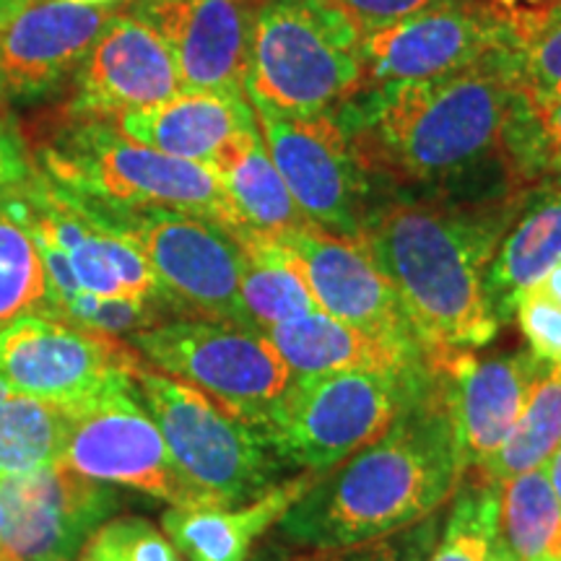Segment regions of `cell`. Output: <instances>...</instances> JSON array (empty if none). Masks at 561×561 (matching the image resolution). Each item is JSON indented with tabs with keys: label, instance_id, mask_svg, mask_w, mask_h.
<instances>
[{
	"label": "cell",
	"instance_id": "cell-8",
	"mask_svg": "<svg viewBox=\"0 0 561 561\" xmlns=\"http://www.w3.org/2000/svg\"><path fill=\"white\" fill-rule=\"evenodd\" d=\"M149 367L201 390L224 411L261 430L291 380L268 335L203 318H174L130 335Z\"/></svg>",
	"mask_w": 561,
	"mask_h": 561
},
{
	"label": "cell",
	"instance_id": "cell-35",
	"mask_svg": "<svg viewBox=\"0 0 561 561\" xmlns=\"http://www.w3.org/2000/svg\"><path fill=\"white\" fill-rule=\"evenodd\" d=\"M512 318L520 325L528 354L546 367H561V305L533 286L517 301Z\"/></svg>",
	"mask_w": 561,
	"mask_h": 561
},
{
	"label": "cell",
	"instance_id": "cell-5",
	"mask_svg": "<svg viewBox=\"0 0 561 561\" xmlns=\"http://www.w3.org/2000/svg\"><path fill=\"white\" fill-rule=\"evenodd\" d=\"M362 39L328 0H268L255 11L244 96L252 110L312 117L362 89Z\"/></svg>",
	"mask_w": 561,
	"mask_h": 561
},
{
	"label": "cell",
	"instance_id": "cell-25",
	"mask_svg": "<svg viewBox=\"0 0 561 561\" xmlns=\"http://www.w3.org/2000/svg\"><path fill=\"white\" fill-rule=\"evenodd\" d=\"M219 178L227 198L240 216L242 231L261 237H284L289 231L314 227L301 214L297 201L291 198L289 187L265 149L263 136L252 140L227 170L219 172Z\"/></svg>",
	"mask_w": 561,
	"mask_h": 561
},
{
	"label": "cell",
	"instance_id": "cell-43",
	"mask_svg": "<svg viewBox=\"0 0 561 561\" xmlns=\"http://www.w3.org/2000/svg\"><path fill=\"white\" fill-rule=\"evenodd\" d=\"M0 523H3V510H0ZM0 561H5L3 559V543H0Z\"/></svg>",
	"mask_w": 561,
	"mask_h": 561
},
{
	"label": "cell",
	"instance_id": "cell-3",
	"mask_svg": "<svg viewBox=\"0 0 561 561\" xmlns=\"http://www.w3.org/2000/svg\"><path fill=\"white\" fill-rule=\"evenodd\" d=\"M517 94L507 47L458 73L375 89L356 110L351 146L364 172L392 180L442 187L479 174L494 178V167L512 172L507 133Z\"/></svg>",
	"mask_w": 561,
	"mask_h": 561
},
{
	"label": "cell",
	"instance_id": "cell-31",
	"mask_svg": "<svg viewBox=\"0 0 561 561\" xmlns=\"http://www.w3.org/2000/svg\"><path fill=\"white\" fill-rule=\"evenodd\" d=\"M21 314L50 318V286L32 234L0 198V325Z\"/></svg>",
	"mask_w": 561,
	"mask_h": 561
},
{
	"label": "cell",
	"instance_id": "cell-42",
	"mask_svg": "<svg viewBox=\"0 0 561 561\" xmlns=\"http://www.w3.org/2000/svg\"><path fill=\"white\" fill-rule=\"evenodd\" d=\"M66 3H76V5H96V9H115L117 3L123 0H66Z\"/></svg>",
	"mask_w": 561,
	"mask_h": 561
},
{
	"label": "cell",
	"instance_id": "cell-14",
	"mask_svg": "<svg viewBox=\"0 0 561 561\" xmlns=\"http://www.w3.org/2000/svg\"><path fill=\"white\" fill-rule=\"evenodd\" d=\"M5 561H76L94 530L121 510V494L53 462L0 481Z\"/></svg>",
	"mask_w": 561,
	"mask_h": 561
},
{
	"label": "cell",
	"instance_id": "cell-29",
	"mask_svg": "<svg viewBox=\"0 0 561 561\" xmlns=\"http://www.w3.org/2000/svg\"><path fill=\"white\" fill-rule=\"evenodd\" d=\"M68 413L0 382V481L58 462Z\"/></svg>",
	"mask_w": 561,
	"mask_h": 561
},
{
	"label": "cell",
	"instance_id": "cell-13",
	"mask_svg": "<svg viewBox=\"0 0 561 561\" xmlns=\"http://www.w3.org/2000/svg\"><path fill=\"white\" fill-rule=\"evenodd\" d=\"M255 112L273 164L314 227L356 240L367 208V180L346 128L331 112L312 117Z\"/></svg>",
	"mask_w": 561,
	"mask_h": 561
},
{
	"label": "cell",
	"instance_id": "cell-1",
	"mask_svg": "<svg viewBox=\"0 0 561 561\" xmlns=\"http://www.w3.org/2000/svg\"><path fill=\"white\" fill-rule=\"evenodd\" d=\"M528 191L481 201L396 195L364 208L354 242L398 294L430 359L479 351L500 333L483 278Z\"/></svg>",
	"mask_w": 561,
	"mask_h": 561
},
{
	"label": "cell",
	"instance_id": "cell-21",
	"mask_svg": "<svg viewBox=\"0 0 561 561\" xmlns=\"http://www.w3.org/2000/svg\"><path fill=\"white\" fill-rule=\"evenodd\" d=\"M318 476L301 471L234 507H170L161 515V530L185 561H250L255 543Z\"/></svg>",
	"mask_w": 561,
	"mask_h": 561
},
{
	"label": "cell",
	"instance_id": "cell-18",
	"mask_svg": "<svg viewBox=\"0 0 561 561\" xmlns=\"http://www.w3.org/2000/svg\"><path fill=\"white\" fill-rule=\"evenodd\" d=\"M182 91L167 45L149 24L117 11L76 70L70 112L81 121H115Z\"/></svg>",
	"mask_w": 561,
	"mask_h": 561
},
{
	"label": "cell",
	"instance_id": "cell-24",
	"mask_svg": "<svg viewBox=\"0 0 561 561\" xmlns=\"http://www.w3.org/2000/svg\"><path fill=\"white\" fill-rule=\"evenodd\" d=\"M234 240L242 248V305L255 331L268 333L280 322L320 310L284 244L252 231L234 234Z\"/></svg>",
	"mask_w": 561,
	"mask_h": 561
},
{
	"label": "cell",
	"instance_id": "cell-28",
	"mask_svg": "<svg viewBox=\"0 0 561 561\" xmlns=\"http://www.w3.org/2000/svg\"><path fill=\"white\" fill-rule=\"evenodd\" d=\"M510 60L525 96H561V0H523L510 11Z\"/></svg>",
	"mask_w": 561,
	"mask_h": 561
},
{
	"label": "cell",
	"instance_id": "cell-40",
	"mask_svg": "<svg viewBox=\"0 0 561 561\" xmlns=\"http://www.w3.org/2000/svg\"><path fill=\"white\" fill-rule=\"evenodd\" d=\"M26 3H30V0H0V30H3Z\"/></svg>",
	"mask_w": 561,
	"mask_h": 561
},
{
	"label": "cell",
	"instance_id": "cell-22",
	"mask_svg": "<svg viewBox=\"0 0 561 561\" xmlns=\"http://www.w3.org/2000/svg\"><path fill=\"white\" fill-rule=\"evenodd\" d=\"M561 263V174L536 182L525 195L520 214L491 257L486 297L496 320L515 314L525 291L538 286Z\"/></svg>",
	"mask_w": 561,
	"mask_h": 561
},
{
	"label": "cell",
	"instance_id": "cell-2",
	"mask_svg": "<svg viewBox=\"0 0 561 561\" xmlns=\"http://www.w3.org/2000/svg\"><path fill=\"white\" fill-rule=\"evenodd\" d=\"M437 371V369H434ZM466 473L437 380L382 437L318 479L280 517V541L339 549L396 536L437 515Z\"/></svg>",
	"mask_w": 561,
	"mask_h": 561
},
{
	"label": "cell",
	"instance_id": "cell-23",
	"mask_svg": "<svg viewBox=\"0 0 561 561\" xmlns=\"http://www.w3.org/2000/svg\"><path fill=\"white\" fill-rule=\"evenodd\" d=\"M268 341L289 367L291 377L331 375L354 369H398L430 364V356H413L377 341L364 331L333 320L325 312H310L271 328Z\"/></svg>",
	"mask_w": 561,
	"mask_h": 561
},
{
	"label": "cell",
	"instance_id": "cell-10",
	"mask_svg": "<svg viewBox=\"0 0 561 561\" xmlns=\"http://www.w3.org/2000/svg\"><path fill=\"white\" fill-rule=\"evenodd\" d=\"M140 362L117 335L45 314H21L0 325V382L60 411L130 388Z\"/></svg>",
	"mask_w": 561,
	"mask_h": 561
},
{
	"label": "cell",
	"instance_id": "cell-38",
	"mask_svg": "<svg viewBox=\"0 0 561 561\" xmlns=\"http://www.w3.org/2000/svg\"><path fill=\"white\" fill-rule=\"evenodd\" d=\"M538 289H541L546 297L557 301V305H561V263L541 280V284H538Z\"/></svg>",
	"mask_w": 561,
	"mask_h": 561
},
{
	"label": "cell",
	"instance_id": "cell-7",
	"mask_svg": "<svg viewBox=\"0 0 561 561\" xmlns=\"http://www.w3.org/2000/svg\"><path fill=\"white\" fill-rule=\"evenodd\" d=\"M133 388L157 421L174 466L208 507H234L276 486L286 466L261 430L146 362L133 371Z\"/></svg>",
	"mask_w": 561,
	"mask_h": 561
},
{
	"label": "cell",
	"instance_id": "cell-32",
	"mask_svg": "<svg viewBox=\"0 0 561 561\" xmlns=\"http://www.w3.org/2000/svg\"><path fill=\"white\" fill-rule=\"evenodd\" d=\"M507 157L520 185L561 174V96L530 100L517 94L507 133Z\"/></svg>",
	"mask_w": 561,
	"mask_h": 561
},
{
	"label": "cell",
	"instance_id": "cell-27",
	"mask_svg": "<svg viewBox=\"0 0 561 561\" xmlns=\"http://www.w3.org/2000/svg\"><path fill=\"white\" fill-rule=\"evenodd\" d=\"M561 442V367H543L533 382L528 403L517 419L515 430L491 458L476 468L481 479L500 483L515 479L549 462Z\"/></svg>",
	"mask_w": 561,
	"mask_h": 561
},
{
	"label": "cell",
	"instance_id": "cell-16",
	"mask_svg": "<svg viewBox=\"0 0 561 561\" xmlns=\"http://www.w3.org/2000/svg\"><path fill=\"white\" fill-rule=\"evenodd\" d=\"M255 0H136L133 16L170 50L185 91L244 96Z\"/></svg>",
	"mask_w": 561,
	"mask_h": 561
},
{
	"label": "cell",
	"instance_id": "cell-26",
	"mask_svg": "<svg viewBox=\"0 0 561 561\" xmlns=\"http://www.w3.org/2000/svg\"><path fill=\"white\" fill-rule=\"evenodd\" d=\"M500 541L515 561H561V504L546 466L500 483Z\"/></svg>",
	"mask_w": 561,
	"mask_h": 561
},
{
	"label": "cell",
	"instance_id": "cell-6",
	"mask_svg": "<svg viewBox=\"0 0 561 561\" xmlns=\"http://www.w3.org/2000/svg\"><path fill=\"white\" fill-rule=\"evenodd\" d=\"M45 174L112 208H167L240 234L242 221L221 178L195 161L174 159L123 136L110 121H81L47 146Z\"/></svg>",
	"mask_w": 561,
	"mask_h": 561
},
{
	"label": "cell",
	"instance_id": "cell-33",
	"mask_svg": "<svg viewBox=\"0 0 561 561\" xmlns=\"http://www.w3.org/2000/svg\"><path fill=\"white\" fill-rule=\"evenodd\" d=\"M76 561H185L164 530L144 517H110L94 530Z\"/></svg>",
	"mask_w": 561,
	"mask_h": 561
},
{
	"label": "cell",
	"instance_id": "cell-36",
	"mask_svg": "<svg viewBox=\"0 0 561 561\" xmlns=\"http://www.w3.org/2000/svg\"><path fill=\"white\" fill-rule=\"evenodd\" d=\"M343 13V19L354 26L359 39L398 24V21L413 16V13L434 9L445 0H328Z\"/></svg>",
	"mask_w": 561,
	"mask_h": 561
},
{
	"label": "cell",
	"instance_id": "cell-45",
	"mask_svg": "<svg viewBox=\"0 0 561 561\" xmlns=\"http://www.w3.org/2000/svg\"><path fill=\"white\" fill-rule=\"evenodd\" d=\"M255 3H257V0H255ZM261 3H268V0H261Z\"/></svg>",
	"mask_w": 561,
	"mask_h": 561
},
{
	"label": "cell",
	"instance_id": "cell-15",
	"mask_svg": "<svg viewBox=\"0 0 561 561\" xmlns=\"http://www.w3.org/2000/svg\"><path fill=\"white\" fill-rule=\"evenodd\" d=\"M289 250L320 312L413 356H430L405 318L401 299L359 244L320 227L273 237Z\"/></svg>",
	"mask_w": 561,
	"mask_h": 561
},
{
	"label": "cell",
	"instance_id": "cell-12",
	"mask_svg": "<svg viewBox=\"0 0 561 561\" xmlns=\"http://www.w3.org/2000/svg\"><path fill=\"white\" fill-rule=\"evenodd\" d=\"M507 47V5L496 0H445L362 39V87L439 79Z\"/></svg>",
	"mask_w": 561,
	"mask_h": 561
},
{
	"label": "cell",
	"instance_id": "cell-9",
	"mask_svg": "<svg viewBox=\"0 0 561 561\" xmlns=\"http://www.w3.org/2000/svg\"><path fill=\"white\" fill-rule=\"evenodd\" d=\"M112 210L149 261L170 310L255 331L240 291L242 248L227 229L167 208Z\"/></svg>",
	"mask_w": 561,
	"mask_h": 561
},
{
	"label": "cell",
	"instance_id": "cell-20",
	"mask_svg": "<svg viewBox=\"0 0 561 561\" xmlns=\"http://www.w3.org/2000/svg\"><path fill=\"white\" fill-rule=\"evenodd\" d=\"M115 128L138 144L195 161L216 174L261 136L248 96L178 91L170 100L115 117Z\"/></svg>",
	"mask_w": 561,
	"mask_h": 561
},
{
	"label": "cell",
	"instance_id": "cell-41",
	"mask_svg": "<svg viewBox=\"0 0 561 561\" xmlns=\"http://www.w3.org/2000/svg\"><path fill=\"white\" fill-rule=\"evenodd\" d=\"M489 561H515V559H512V553L504 549V543L500 541V536H496L494 549H491V553H489Z\"/></svg>",
	"mask_w": 561,
	"mask_h": 561
},
{
	"label": "cell",
	"instance_id": "cell-37",
	"mask_svg": "<svg viewBox=\"0 0 561 561\" xmlns=\"http://www.w3.org/2000/svg\"><path fill=\"white\" fill-rule=\"evenodd\" d=\"M32 174L34 172L21 144L5 130V125H0V193L16 191L32 180Z\"/></svg>",
	"mask_w": 561,
	"mask_h": 561
},
{
	"label": "cell",
	"instance_id": "cell-19",
	"mask_svg": "<svg viewBox=\"0 0 561 561\" xmlns=\"http://www.w3.org/2000/svg\"><path fill=\"white\" fill-rule=\"evenodd\" d=\"M117 9L66 0H30L0 30V87L5 96L39 100L76 73Z\"/></svg>",
	"mask_w": 561,
	"mask_h": 561
},
{
	"label": "cell",
	"instance_id": "cell-4",
	"mask_svg": "<svg viewBox=\"0 0 561 561\" xmlns=\"http://www.w3.org/2000/svg\"><path fill=\"white\" fill-rule=\"evenodd\" d=\"M437 380L421 367L291 377L261 432L286 468L328 473L371 445Z\"/></svg>",
	"mask_w": 561,
	"mask_h": 561
},
{
	"label": "cell",
	"instance_id": "cell-44",
	"mask_svg": "<svg viewBox=\"0 0 561 561\" xmlns=\"http://www.w3.org/2000/svg\"><path fill=\"white\" fill-rule=\"evenodd\" d=\"M3 96H5V94H3V87H0V104H3ZM0 125H3V123H0Z\"/></svg>",
	"mask_w": 561,
	"mask_h": 561
},
{
	"label": "cell",
	"instance_id": "cell-17",
	"mask_svg": "<svg viewBox=\"0 0 561 561\" xmlns=\"http://www.w3.org/2000/svg\"><path fill=\"white\" fill-rule=\"evenodd\" d=\"M432 367L445 388L458 453L468 473L481 468L515 430L546 364L525 351L483 359L473 351H453L434 356Z\"/></svg>",
	"mask_w": 561,
	"mask_h": 561
},
{
	"label": "cell",
	"instance_id": "cell-11",
	"mask_svg": "<svg viewBox=\"0 0 561 561\" xmlns=\"http://www.w3.org/2000/svg\"><path fill=\"white\" fill-rule=\"evenodd\" d=\"M66 413L60 466L89 481L140 491L172 507H208L174 466L157 421L133 385Z\"/></svg>",
	"mask_w": 561,
	"mask_h": 561
},
{
	"label": "cell",
	"instance_id": "cell-30",
	"mask_svg": "<svg viewBox=\"0 0 561 561\" xmlns=\"http://www.w3.org/2000/svg\"><path fill=\"white\" fill-rule=\"evenodd\" d=\"M500 536V486L476 473H462L453 510L442 523L426 561H489Z\"/></svg>",
	"mask_w": 561,
	"mask_h": 561
},
{
	"label": "cell",
	"instance_id": "cell-39",
	"mask_svg": "<svg viewBox=\"0 0 561 561\" xmlns=\"http://www.w3.org/2000/svg\"><path fill=\"white\" fill-rule=\"evenodd\" d=\"M546 471H549L551 486H553V491H557L559 504H561V442H559L557 450H553V455L549 458V462H546Z\"/></svg>",
	"mask_w": 561,
	"mask_h": 561
},
{
	"label": "cell",
	"instance_id": "cell-34",
	"mask_svg": "<svg viewBox=\"0 0 561 561\" xmlns=\"http://www.w3.org/2000/svg\"><path fill=\"white\" fill-rule=\"evenodd\" d=\"M442 523L437 515L426 517L413 528L382 538V541L339 546V549H312L294 546V551L273 561H426L432 546L437 543Z\"/></svg>",
	"mask_w": 561,
	"mask_h": 561
}]
</instances>
